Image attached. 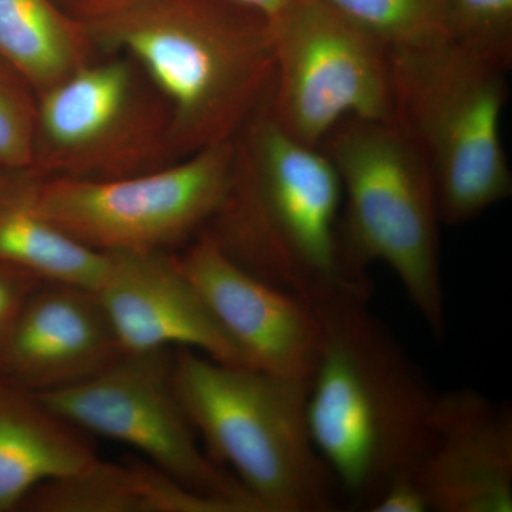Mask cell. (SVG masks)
Here are the masks:
<instances>
[{
	"label": "cell",
	"mask_w": 512,
	"mask_h": 512,
	"mask_svg": "<svg viewBox=\"0 0 512 512\" xmlns=\"http://www.w3.org/2000/svg\"><path fill=\"white\" fill-rule=\"evenodd\" d=\"M232 164L234 140L130 177H43L37 207L94 251H167L207 228L221 210Z\"/></svg>",
	"instance_id": "obj_9"
},
{
	"label": "cell",
	"mask_w": 512,
	"mask_h": 512,
	"mask_svg": "<svg viewBox=\"0 0 512 512\" xmlns=\"http://www.w3.org/2000/svg\"><path fill=\"white\" fill-rule=\"evenodd\" d=\"M369 301L345 295L313 309L323 343L308 396L313 443L360 511L394 478L419 473L439 396Z\"/></svg>",
	"instance_id": "obj_1"
},
{
	"label": "cell",
	"mask_w": 512,
	"mask_h": 512,
	"mask_svg": "<svg viewBox=\"0 0 512 512\" xmlns=\"http://www.w3.org/2000/svg\"><path fill=\"white\" fill-rule=\"evenodd\" d=\"M42 175L0 168V262L45 282L99 288L110 256L94 251L47 220L37 207Z\"/></svg>",
	"instance_id": "obj_16"
},
{
	"label": "cell",
	"mask_w": 512,
	"mask_h": 512,
	"mask_svg": "<svg viewBox=\"0 0 512 512\" xmlns=\"http://www.w3.org/2000/svg\"><path fill=\"white\" fill-rule=\"evenodd\" d=\"M390 56L394 123L429 168L441 224H467L508 200L501 119L510 66L451 39Z\"/></svg>",
	"instance_id": "obj_5"
},
{
	"label": "cell",
	"mask_w": 512,
	"mask_h": 512,
	"mask_svg": "<svg viewBox=\"0 0 512 512\" xmlns=\"http://www.w3.org/2000/svg\"><path fill=\"white\" fill-rule=\"evenodd\" d=\"M389 50L450 39L447 0H322Z\"/></svg>",
	"instance_id": "obj_19"
},
{
	"label": "cell",
	"mask_w": 512,
	"mask_h": 512,
	"mask_svg": "<svg viewBox=\"0 0 512 512\" xmlns=\"http://www.w3.org/2000/svg\"><path fill=\"white\" fill-rule=\"evenodd\" d=\"M36 512H234L188 490L153 464L89 466L40 484L20 504Z\"/></svg>",
	"instance_id": "obj_17"
},
{
	"label": "cell",
	"mask_w": 512,
	"mask_h": 512,
	"mask_svg": "<svg viewBox=\"0 0 512 512\" xmlns=\"http://www.w3.org/2000/svg\"><path fill=\"white\" fill-rule=\"evenodd\" d=\"M99 55L86 25L55 0H0V62L36 96Z\"/></svg>",
	"instance_id": "obj_18"
},
{
	"label": "cell",
	"mask_w": 512,
	"mask_h": 512,
	"mask_svg": "<svg viewBox=\"0 0 512 512\" xmlns=\"http://www.w3.org/2000/svg\"><path fill=\"white\" fill-rule=\"evenodd\" d=\"M338 171L343 262L370 284L367 266L383 262L402 284L427 328L446 335L440 215L429 168L396 123L350 117L320 144Z\"/></svg>",
	"instance_id": "obj_6"
},
{
	"label": "cell",
	"mask_w": 512,
	"mask_h": 512,
	"mask_svg": "<svg viewBox=\"0 0 512 512\" xmlns=\"http://www.w3.org/2000/svg\"><path fill=\"white\" fill-rule=\"evenodd\" d=\"M109 256L96 293L123 353L191 349L228 365L248 366L185 275L180 259L165 251Z\"/></svg>",
	"instance_id": "obj_12"
},
{
	"label": "cell",
	"mask_w": 512,
	"mask_h": 512,
	"mask_svg": "<svg viewBox=\"0 0 512 512\" xmlns=\"http://www.w3.org/2000/svg\"><path fill=\"white\" fill-rule=\"evenodd\" d=\"M123 355L96 291L42 282L0 343V379L39 394L99 375Z\"/></svg>",
	"instance_id": "obj_13"
},
{
	"label": "cell",
	"mask_w": 512,
	"mask_h": 512,
	"mask_svg": "<svg viewBox=\"0 0 512 512\" xmlns=\"http://www.w3.org/2000/svg\"><path fill=\"white\" fill-rule=\"evenodd\" d=\"M42 282L45 281L30 272L0 262V343L22 306Z\"/></svg>",
	"instance_id": "obj_22"
},
{
	"label": "cell",
	"mask_w": 512,
	"mask_h": 512,
	"mask_svg": "<svg viewBox=\"0 0 512 512\" xmlns=\"http://www.w3.org/2000/svg\"><path fill=\"white\" fill-rule=\"evenodd\" d=\"M448 35L511 67L512 0H447Z\"/></svg>",
	"instance_id": "obj_20"
},
{
	"label": "cell",
	"mask_w": 512,
	"mask_h": 512,
	"mask_svg": "<svg viewBox=\"0 0 512 512\" xmlns=\"http://www.w3.org/2000/svg\"><path fill=\"white\" fill-rule=\"evenodd\" d=\"M55 2L73 19L79 20L83 25H92L126 8L133 0H55Z\"/></svg>",
	"instance_id": "obj_24"
},
{
	"label": "cell",
	"mask_w": 512,
	"mask_h": 512,
	"mask_svg": "<svg viewBox=\"0 0 512 512\" xmlns=\"http://www.w3.org/2000/svg\"><path fill=\"white\" fill-rule=\"evenodd\" d=\"M37 96L0 62V168H32Z\"/></svg>",
	"instance_id": "obj_21"
},
{
	"label": "cell",
	"mask_w": 512,
	"mask_h": 512,
	"mask_svg": "<svg viewBox=\"0 0 512 512\" xmlns=\"http://www.w3.org/2000/svg\"><path fill=\"white\" fill-rule=\"evenodd\" d=\"M100 53L130 56L163 94L178 160L237 137L268 103V19L235 0H133L86 25Z\"/></svg>",
	"instance_id": "obj_3"
},
{
	"label": "cell",
	"mask_w": 512,
	"mask_h": 512,
	"mask_svg": "<svg viewBox=\"0 0 512 512\" xmlns=\"http://www.w3.org/2000/svg\"><path fill=\"white\" fill-rule=\"evenodd\" d=\"M178 259L249 367L311 379L323 343L322 322L312 306L256 278L207 232Z\"/></svg>",
	"instance_id": "obj_11"
},
{
	"label": "cell",
	"mask_w": 512,
	"mask_h": 512,
	"mask_svg": "<svg viewBox=\"0 0 512 512\" xmlns=\"http://www.w3.org/2000/svg\"><path fill=\"white\" fill-rule=\"evenodd\" d=\"M70 426L137 450L158 470L234 512H265L195 440L173 383L170 350L123 353L82 383L35 394Z\"/></svg>",
	"instance_id": "obj_10"
},
{
	"label": "cell",
	"mask_w": 512,
	"mask_h": 512,
	"mask_svg": "<svg viewBox=\"0 0 512 512\" xmlns=\"http://www.w3.org/2000/svg\"><path fill=\"white\" fill-rule=\"evenodd\" d=\"M430 511H512V409L473 389L439 393L417 473Z\"/></svg>",
	"instance_id": "obj_14"
},
{
	"label": "cell",
	"mask_w": 512,
	"mask_h": 512,
	"mask_svg": "<svg viewBox=\"0 0 512 512\" xmlns=\"http://www.w3.org/2000/svg\"><path fill=\"white\" fill-rule=\"evenodd\" d=\"M80 430L33 393L0 379V512L18 510L40 484L96 460Z\"/></svg>",
	"instance_id": "obj_15"
},
{
	"label": "cell",
	"mask_w": 512,
	"mask_h": 512,
	"mask_svg": "<svg viewBox=\"0 0 512 512\" xmlns=\"http://www.w3.org/2000/svg\"><path fill=\"white\" fill-rule=\"evenodd\" d=\"M430 511L417 474H403L384 487L370 512Z\"/></svg>",
	"instance_id": "obj_23"
},
{
	"label": "cell",
	"mask_w": 512,
	"mask_h": 512,
	"mask_svg": "<svg viewBox=\"0 0 512 512\" xmlns=\"http://www.w3.org/2000/svg\"><path fill=\"white\" fill-rule=\"evenodd\" d=\"M342 202L325 151L285 133L266 103L234 138L227 198L204 232L256 278L313 309L345 295L370 298L372 286L343 262Z\"/></svg>",
	"instance_id": "obj_2"
},
{
	"label": "cell",
	"mask_w": 512,
	"mask_h": 512,
	"mask_svg": "<svg viewBox=\"0 0 512 512\" xmlns=\"http://www.w3.org/2000/svg\"><path fill=\"white\" fill-rule=\"evenodd\" d=\"M178 161L163 94L130 56L100 53L37 96L32 170L113 180Z\"/></svg>",
	"instance_id": "obj_7"
},
{
	"label": "cell",
	"mask_w": 512,
	"mask_h": 512,
	"mask_svg": "<svg viewBox=\"0 0 512 512\" xmlns=\"http://www.w3.org/2000/svg\"><path fill=\"white\" fill-rule=\"evenodd\" d=\"M173 383L212 457L234 471L265 512L338 510V483L309 430L311 379L175 349Z\"/></svg>",
	"instance_id": "obj_4"
},
{
	"label": "cell",
	"mask_w": 512,
	"mask_h": 512,
	"mask_svg": "<svg viewBox=\"0 0 512 512\" xmlns=\"http://www.w3.org/2000/svg\"><path fill=\"white\" fill-rule=\"evenodd\" d=\"M268 25V107L285 133L320 147L350 117L394 123L392 56L379 40L322 0H293Z\"/></svg>",
	"instance_id": "obj_8"
},
{
	"label": "cell",
	"mask_w": 512,
	"mask_h": 512,
	"mask_svg": "<svg viewBox=\"0 0 512 512\" xmlns=\"http://www.w3.org/2000/svg\"><path fill=\"white\" fill-rule=\"evenodd\" d=\"M241 5L248 6V8L256 10L261 13L266 19H274L282 10L288 8L293 0H235Z\"/></svg>",
	"instance_id": "obj_25"
}]
</instances>
